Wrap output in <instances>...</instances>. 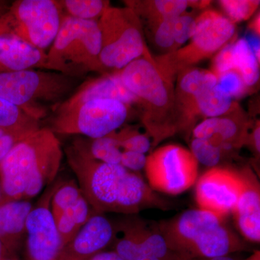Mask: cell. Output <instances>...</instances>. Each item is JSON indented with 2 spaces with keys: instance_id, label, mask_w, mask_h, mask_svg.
Here are the masks:
<instances>
[{
  "instance_id": "cell-1",
  "label": "cell",
  "mask_w": 260,
  "mask_h": 260,
  "mask_svg": "<svg viewBox=\"0 0 260 260\" xmlns=\"http://www.w3.org/2000/svg\"><path fill=\"white\" fill-rule=\"evenodd\" d=\"M82 194L95 213L135 214L168 205L138 173L121 164H109L92 157L87 140L78 138L64 149Z\"/></svg>"
},
{
  "instance_id": "cell-2",
  "label": "cell",
  "mask_w": 260,
  "mask_h": 260,
  "mask_svg": "<svg viewBox=\"0 0 260 260\" xmlns=\"http://www.w3.org/2000/svg\"><path fill=\"white\" fill-rule=\"evenodd\" d=\"M63 153L49 128H39L20 140L0 162V205L28 200L54 180Z\"/></svg>"
},
{
  "instance_id": "cell-3",
  "label": "cell",
  "mask_w": 260,
  "mask_h": 260,
  "mask_svg": "<svg viewBox=\"0 0 260 260\" xmlns=\"http://www.w3.org/2000/svg\"><path fill=\"white\" fill-rule=\"evenodd\" d=\"M156 225L169 249L180 257H220L246 249L222 217L201 208L186 210Z\"/></svg>"
},
{
  "instance_id": "cell-4",
  "label": "cell",
  "mask_w": 260,
  "mask_h": 260,
  "mask_svg": "<svg viewBox=\"0 0 260 260\" xmlns=\"http://www.w3.org/2000/svg\"><path fill=\"white\" fill-rule=\"evenodd\" d=\"M119 71L124 86L144 109L143 122L154 143L175 133V91L172 80L160 73L155 59L142 56Z\"/></svg>"
},
{
  "instance_id": "cell-5",
  "label": "cell",
  "mask_w": 260,
  "mask_h": 260,
  "mask_svg": "<svg viewBox=\"0 0 260 260\" xmlns=\"http://www.w3.org/2000/svg\"><path fill=\"white\" fill-rule=\"evenodd\" d=\"M78 78L51 70L0 73V98L40 121L78 88Z\"/></svg>"
},
{
  "instance_id": "cell-6",
  "label": "cell",
  "mask_w": 260,
  "mask_h": 260,
  "mask_svg": "<svg viewBox=\"0 0 260 260\" xmlns=\"http://www.w3.org/2000/svg\"><path fill=\"white\" fill-rule=\"evenodd\" d=\"M101 50L102 37L98 21L64 15L47 54L51 71L79 79L89 72L107 73L99 58Z\"/></svg>"
},
{
  "instance_id": "cell-7",
  "label": "cell",
  "mask_w": 260,
  "mask_h": 260,
  "mask_svg": "<svg viewBox=\"0 0 260 260\" xmlns=\"http://www.w3.org/2000/svg\"><path fill=\"white\" fill-rule=\"evenodd\" d=\"M235 23L213 10H207L195 18L194 34L189 44L155 59L159 70L173 80L184 70L216 54L232 41Z\"/></svg>"
},
{
  "instance_id": "cell-8",
  "label": "cell",
  "mask_w": 260,
  "mask_h": 260,
  "mask_svg": "<svg viewBox=\"0 0 260 260\" xmlns=\"http://www.w3.org/2000/svg\"><path fill=\"white\" fill-rule=\"evenodd\" d=\"M98 24L102 37L99 58L107 71H119L142 56L153 58L145 45L141 20L129 8L109 6Z\"/></svg>"
},
{
  "instance_id": "cell-9",
  "label": "cell",
  "mask_w": 260,
  "mask_h": 260,
  "mask_svg": "<svg viewBox=\"0 0 260 260\" xmlns=\"http://www.w3.org/2000/svg\"><path fill=\"white\" fill-rule=\"evenodd\" d=\"M128 116L129 106L112 99H98L56 110L49 129L54 134L81 135L96 139L117 131Z\"/></svg>"
},
{
  "instance_id": "cell-10",
  "label": "cell",
  "mask_w": 260,
  "mask_h": 260,
  "mask_svg": "<svg viewBox=\"0 0 260 260\" xmlns=\"http://www.w3.org/2000/svg\"><path fill=\"white\" fill-rule=\"evenodd\" d=\"M63 15L56 0H16L0 23L24 42L47 51L57 35Z\"/></svg>"
},
{
  "instance_id": "cell-11",
  "label": "cell",
  "mask_w": 260,
  "mask_h": 260,
  "mask_svg": "<svg viewBox=\"0 0 260 260\" xmlns=\"http://www.w3.org/2000/svg\"><path fill=\"white\" fill-rule=\"evenodd\" d=\"M199 164L190 150L178 145L155 149L147 156L148 184L155 191L177 195L194 185Z\"/></svg>"
},
{
  "instance_id": "cell-12",
  "label": "cell",
  "mask_w": 260,
  "mask_h": 260,
  "mask_svg": "<svg viewBox=\"0 0 260 260\" xmlns=\"http://www.w3.org/2000/svg\"><path fill=\"white\" fill-rule=\"evenodd\" d=\"M114 249L125 260H177L165 239L155 226L143 220L124 222L114 234Z\"/></svg>"
},
{
  "instance_id": "cell-13",
  "label": "cell",
  "mask_w": 260,
  "mask_h": 260,
  "mask_svg": "<svg viewBox=\"0 0 260 260\" xmlns=\"http://www.w3.org/2000/svg\"><path fill=\"white\" fill-rule=\"evenodd\" d=\"M241 186L239 171L211 168L197 180L195 198L199 208L224 218L235 209Z\"/></svg>"
},
{
  "instance_id": "cell-14",
  "label": "cell",
  "mask_w": 260,
  "mask_h": 260,
  "mask_svg": "<svg viewBox=\"0 0 260 260\" xmlns=\"http://www.w3.org/2000/svg\"><path fill=\"white\" fill-rule=\"evenodd\" d=\"M56 186L46 192L32 208L25 224L28 260H58L62 249L60 238L50 208Z\"/></svg>"
},
{
  "instance_id": "cell-15",
  "label": "cell",
  "mask_w": 260,
  "mask_h": 260,
  "mask_svg": "<svg viewBox=\"0 0 260 260\" xmlns=\"http://www.w3.org/2000/svg\"><path fill=\"white\" fill-rule=\"evenodd\" d=\"M115 229L109 219L94 213L69 243L61 249L58 260H90L114 241Z\"/></svg>"
},
{
  "instance_id": "cell-16",
  "label": "cell",
  "mask_w": 260,
  "mask_h": 260,
  "mask_svg": "<svg viewBox=\"0 0 260 260\" xmlns=\"http://www.w3.org/2000/svg\"><path fill=\"white\" fill-rule=\"evenodd\" d=\"M239 171L242 186L233 214L238 229L249 242L260 241V188L257 177L249 167Z\"/></svg>"
},
{
  "instance_id": "cell-17",
  "label": "cell",
  "mask_w": 260,
  "mask_h": 260,
  "mask_svg": "<svg viewBox=\"0 0 260 260\" xmlns=\"http://www.w3.org/2000/svg\"><path fill=\"white\" fill-rule=\"evenodd\" d=\"M51 70L47 51L24 42L0 23V73Z\"/></svg>"
},
{
  "instance_id": "cell-18",
  "label": "cell",
  "mask_w": 260,
  "mask_h": 260,
  "mask_svg": "<svg viewBox=\"0 0 260 260\" xmlns=\"http://www.w3.org/2000/svg\"><path fill=\"white\" fill-rule=\"evenodd\" d=\"M98 99H112L129 107L132 104H138V99L121 81L119 71H114L112 73H106L95 79L87 80L61 103L56 110L71 109L83 103Z\"/></svg>"
},
{
  "instance_id": "cell-19",
  "label": "cell",
  "mask_w": 260,
  "mask_h": 260,
  "mask_svg": "<svg viewBox=\"0 0 260 260\" xmlns=\"http://www.w3.org/2000/svg\"><path fill=\"white\" fill-rule=\"evenodd\" d=\"M193 138L209 140L223 153L239 148L248 140L246 124L229 116L207 118L194 126Z\"/></svg>"
},
{
  "instance_id": "cell-20",
  "label": "cell",
  "mask_w": 260,
  "mask_h": 260,
  "mask_svg": "<svg viewBox=\"0 0 260 260\" xmlns=\"http://www.w3.org/2000/svg\"><path fill=\"white\" fill-rule=\"evenodd\" d=\"M28 200L9 202L0 205V239L8 258H13L26 235L27 218L31 211Z\"/></svg>"
},
{
  "instance_id": "cell-21",
  "label": "cell",
  "mask_w": 260,
  "mask_h": 260,
  "mask_svg": "<svg viewBox=\"0 0 260 260\" xmlns=\"http://www.w3.org/2000/svg\"><path fill=\"white\" fill-rule=\"evenodd\" d=\"M217 84L218 77L210 70L190 68L179 73L176 99L185 107L187 119L192 117V112H195L194 99Z\"/></svg>"
},
{
  "instance_id": "cell-22",
  "label": "cell",
  "mask_w": 260,
  "mask_h": 260,
  "mask_svg": "<svg viewBox=\"0 0 260 260\" xmlns=\"http://www.w3.org/2000/svg\"><path fill=\"white\" fill-rule=\"evenodd\" d=\"M126 8L134 12L148 24L165 19L175 18L186 13L189 7L186 0H151V1H124Z\"/></svg>"
},
{
  "instance_id": "cell-23",
  "label": "cell",
  "mask_w": 260,
  "mask_h": 260,
  "mask_svg": "<svg viewBox=\"0 0 260 260\" xmlns=\"http://www.w3.org/2000/svg\"><path fill=\"white\" fill-rule=\"evenodd\" d=\"M94 213L88 201L82 196L55 220L62 248L77 235Z\"/></svg>"
},
{
  "instance_id": "cell-24",
  "label": "cell",
  "mask_w": 260,
  "mask_h": 260,
  "mask_svg": "<svg viewBox=\"0 0 260 260\" xmlns=\"http://www.w3.org/2000/svg\"><path fill=\"white\" fill-rule=\"evenodd\" d=\"M234 70L242 77L246 86L255 85L259 79V60L246 38L234 42Z\"/></svg>"
},
{
  "instance_id": "cell-25",
  "label": "cell",
  "mask_w": 260,
  "mask_h": 260,
  "mask_svg": "<svg viewBox=\"0 0 260 260\" xmlns=\"http://www.w3.org/2000/svg\"><path fill=\"white\" fill-rule=\"evenodd\" d=\"M233 106L232 98L218 84L194 99L195 112L200 113L206 119L223 116L232 110Z\"/></svg>"
},
{
  "instance_id": "cell-26",
  "label": "cell",
  "mask_w": 260,
  "mask_h": 260,
  "mask_svg": "<svg viewBox=\"0 0 260 260\" xmlns=\"http://www.w3.org/2000/svg\"><path fill=\"white\" fill-rule=\"evenodd\" d=\"M0 128L30 134L40 125L39 121L0 98Z\"/></svg>"
},
{
  "instance_id": "cell-27",
  "label": "cell",
  "mask_w": 260,
  "mask_h": 260,
  "mask_svg": "<svg viewBox=\"0 0 260 260\" xmlns=\"http://www.w3.org/2000/svg\"><path fill=\"white\" fill-rule=\"evenodd\" d=\"M64 15L85 20L98 21L110 6L104 0H61L59 1Z\"/></svg>"
},
{
  "instance_id": "cell-28",
  "label": "cell",
  "mask_w": 260,
  "mask_h": 260,
  "mask_svg": "<svg viewBox=\"0 0 260 260\" xmlns=\"http://www.w3.org/2000/svg\"><path fill=\"white\" fill-rule=\"evenodd\" d=\"M90 155L99 161L109 164H120L122 150L114 133L96 139L87 140Z\"/></svg>"
},
{
  "instance_id": "cell-29",
  "label": "cell",
  "mask_w": 260,
  "mask_h": 260,
  "mask_svg": "<svg viewBox=\"0 0 260 260\" xmlns=\"http://www.w3.org/2000/svg\"><path fill=\"white\" fill-rule=\"evenodd\" d=\"M82 196L79 186L75 181H70L56 186L50 203L51 212L54 221L65 210L73 206Z\"/></svg>"
},
{
  "instance_id": "cell-30",
  "label": "cell",
  "mask_w": 260,
  "mask_h": 260,
  "mask_svg": "<svg viewBox=\"0 0 260 260\" xmlns=\"http://www.w3.org/2000/svg\"><path fill=\"white\" fill-rule=\"evenodd\" d=\"M190 148V152L198 164L210 169L218 167L223 158V150L209 140L193 138Z\"/></svg>"
},
{
  "instance_id": "cell-31",
  "label": "cell",
  "mask_w": 260,
  "mask_h": 260,
  "mask_svg": "<svg viewBox=\"0 0 260 260\" xmlns=\"http://www.w3.org/2000/svg\"><path fill=\"white\" fill-rule=\"evenodd\" d=\"M259 1L256 0H222L219 1L221 6L229 16V20L233 23L244 21L255 13L259 6Z\"/></svg>"
},
{
  "instance_id": "cell-32",
  "label": "cell",
  "mask_w": 260,
  "mask_h": 260,
  "mask_svg": "<svg viewBox=\"0 0 260 260\" xmlns=\"http://www.w3.org/2000/svg\"><path fill=\"white\" fill-rule=\"evenodd\" d=\"M114 135L119 140V145L123 150L145 154L151 148V142L148 137L140 134L135 130L124 129L119 133L116 131L114 132Z\"/></svg>"
},
{
  "instance_id": "cell-33",
  "label": "cell",
  "mask_w": 260,
  "mask_h": 260,
  "mask_svg": "<svg viewBox=\"0 0 260 260\" xmlns=\"http://www.w3.org/2000/svg\"><path fill=\"white\" fill-rule=\"evenodd\" d=\"M176 18L165 19L148 24L153 31L155 44L160 49L168 50V52L174 51V21Z\"/></svg>"
},
{
  "instance_id": "cell-34",
  "label": "cell",
  "mask_w": 260,
  "mask_h": 260,
  "mask_svg": "<svg viewBox=\"0 0 260 260\" xmlns=\"http://www.w3.org/2000/svg\"><path fill=\"white\" fill-rule=\"evenodd\" d=\"M194 29L195 18L191 15L184 13L175 19L174 51L180 49L188 41L190 40L194 34Z\"/></svg>"
},
{
  "instance_id": "cell-35",
  "label": "cell",
  "mask_w": 260,
  "mask_h": 260,
  "mask_svg": "<svg viewBox=\"0 0 260 260\" xmlns=\"http://www.w3.org/2000/svg\"><path fill=\"white\" fill-rule=\"evenodd\" d=\"M218 84L233 99L244 95L249 88V87L246 86L241 75L234 70L219 75Z\"/></svg>"
},
{
  "instance_id": "cell-36",
  "label": "cell",
  "mask_w": 260,
  "mask_h": 260,
  "mask_svg": "<svg viewBox=\"0 0 260 260\" xmlns=\"http://www.w3.org/2000/svg\"><path fill=\"white\" fill-rule=\"evenodd\" d=\"M234 42H229L215 54L212 72L217 77L234 70Z\"/></svg>"
},
{
  "instance_id": "cell-37",
  "label": "cell",
  "mask_w": 260,
  "mask_h": 260,
  "mask_svg": "<svg viewBox=\"0 0 260 260\" xmlns=\"http://www.w3.org/2000/svg\"><path fill=\"white\" fill-rule=\"evenodd\" d=\"M28 135L30 134L0 128V162L18 142Z\"/></svg>"
},
{
  "instance_id": "cell-38",
  "label": "cell",
  "mask_w": 260,
  "mask_h": 260,
  "mask_svg": "<svg viewBox=\"0 0 260 260\" xmlns=\"http://www.w3.org/2000/svg\"><path fill=\"white\" fill-rule=\"evenodd\" d=\"M147 162V155L145 154L130 150H122L120 164L130 172L138 173L145 169Z\"/></svg>"
},
{
  "instance_id": "cell-39",
  "label": "cell",
  "mask_w": 260,
  "mask_h": 260,
  "mask_svg": "<svg viewBox=\"0 0 260 260\" xmlns=\"http://www.w3.org/2000/svg\"><path fill=\"white\" fill-rule=\"evenodd\" d=\"M90 260H125L114 251H103Z\"/></svg>"
},
{
  "instance_id": "cell-40",
  "label": "cell",
  "mask_w": 260,
  "mask_h": 260,
  "mask_svg": "<svg viewBox=\"0 0 260 260\" xmlns=\"http://www.w3.org/2000/svg\"><path fill=\"white\" fill-rule=\"evenodd\" d=\"M251 143H252L254 148H255L256 153L259 154L260 152V127L259 122L256 124L254 131H253Z\"/></svg>"
},
{
  "instance_id": "cell-41",
  "label": "cell",
  "mask_w": 260,
  "mask_h": 260,
  "mask_svg": "<svg viewBox=\"0 0 260 260\" xmlns=\"http://www.w3.org/2000/svg\"><path fill=\"white\" fill-rule=\"evenodd\" d=\"M12 3L13 2L8 0H0V20L9 11Z\"/></svg>"
},
{
  "instance_id": "cell-42",
  "label": "cell",
  "mask_w": 260,
  "mask_h": 260,
  "mask_svg": "<svg viewBox=\"0 0 260 260\" xmlns=\"http://www.w3.org/2000/svg\"><path fill=\"white\" fill-rule=\"evenodd\" d=\"M250 27L252 34L259 37V13L258 15H256L254 20L251 22Z\"/></svg>"
},
{
  "instance_id": "cell-43",
  "label": "cell",
  "mask_w": 260,
  "mask_h": 260,
  "mask_svg": "<svg viewBox=\"0 0 260 260\" xmlns=\"http://www.w3.org/2000/svg\"><path fill=\"white\" fill-rule=\"evenodd\" d=\"M177 260H235L229 256L215 258H183L178 256Z\"/></svg>"
},
{
  "instance_id": "cell-44",
  "label": "cell",
  "mask_w": 260,
  "mask_h": 260,
  "mask_svg": "<svg viewBox=\"0 0 260 260\" xmlns=\"http://www.w3.org/2000/svg\"><path fill=\"white\" fill-rule=\"evenodd\" d=\"M8 258L6 251H5L4 246H3L1 239H0V260H5L8 259Z\"/></svg>"
},
{
  "instance_id": "cell-45",
  "label": "cell",
  "mask_w": 260,
  "mask_h": 260,
  "mask_svg": "<svg viewBox=\"0 0 260 260\" xmlns=\"http://www.w3.org/2000/svg\"><path fill=\"white\" fill-rule=\"evenodd\" d=\"M245 260H260V253L259 251H254L252 255L249 256V258Z\"/></svg>"
},
{
  "instance_id": "cell-46",
  "label": "cell",
  "mask_w": 260,
  "mask_h": 260,
  "mask_svg": "<svg viewBox=\"0 0 260 260\" xmlns=\"http://www.w3.org/2000/svg\"><path fill=\"white\" fill-rule=\"evenodd\" d=\"M5 260H17V259H15V258L13 257V258H8V259H6Z\"/></svg>"
}]
</instances>
